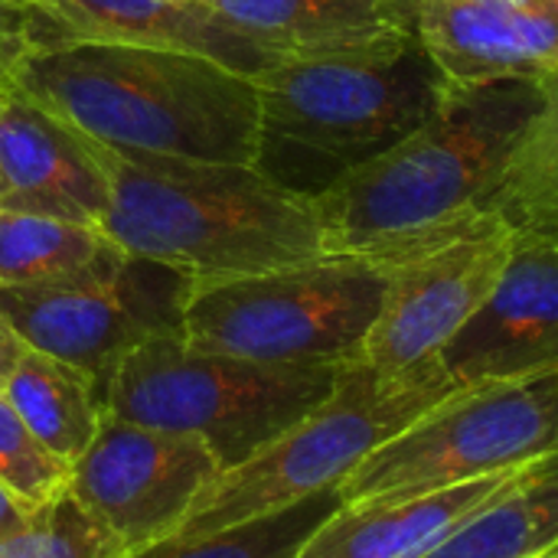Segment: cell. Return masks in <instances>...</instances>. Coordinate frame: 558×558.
Masks as SVG:
<instances>
[{
	"label": "cell",
	"mask_w": 558,
	"mask_h": 558,
	"mask_svg": "<svg viewBox=\"0 0 558 558\" xmlns=\"http://www.w3.org/2000/svg\"><path fill=\"white\" fill-rule=\"evenodd\" d=\"M558 451V376L454 389L340 487L343 504L409 500L546 461Z\"/></svg>",
	"instance_id": "ba28073f"
},
{
	"label": "cell",
	"mask_w": 558,
	"mask_h": 558,
	"mask_svg": "<svg viewBox=\"0 0 558 558\" xmlns=\"http://www.w3.org/2000/svg\"><path fill=\"white\" fill-rule=\"evenodd\" d=\"M546 471H549V474H558V451L553 458H546Z\"/></svg>",
	"instance_id": "f1b7e54d"
},
{
	"label": "cell",
	"mask_w": 558,
	"mask_h": 558,
	"mask_svg": "<svg viewBox=\"0 0 558 558\" xmlns=\"http://www.w3.org/2000/svg\"><path fill=\"white\" fill-rule=\"evenodd\" d=\"M219 474L216 454L199 438L105 412L98 435L72 464L69 497L128 558L173 539Z\"/></svg>",
	"instance_id": "8fae6325"
},
{
	"label": "cell",
	"mask_w": 558,
	"mask_h": 558,
	"mask_svg": "<svg viewBox=\"0 0 558 558\" xmlns=\"http://www.w3.org/2000/svg\"><path fill=\"white\" fill-rule=\"evenodd\" d=\"M13 88L121 157L258 163V82L199 52L137 43H56Z\"/></svg>",
	"instance_id": "7a4b0ae2"
},
{
	"label": "cell",
	"mask_w": 558,
	"mask_h": 558,
	"mask_svg": "<svg viewBox=\"0 0 558 558\" xmlns=\"http://www.w3.org/2000/svg\"><path fill=\"white\" fill-rule=\"evenodd\" d=\"M536 468L539 461L409 500L340 504L294 558H425Z\"/></svg>",
	"instance_id": "e0dca14e"
},
{
	"label": "cell",
	"mask_w": 558,
	"mask_h": 558,
	"mask_svg": "<svg viewBox=\"0 0 558 558\" xmlns=\"http://www.w3.org/2000/svg\"><path fill=\"white\" fill-rule=\"evenodd\" d=\"M39 513H43V510H29V507H23L10 490H3V487H0V539H7V536H13V533L26 530Z\"/></svg>",
	"instance_id": "484cf974"
},
{
	"label": "cell",
	"mask_w": 558,
	"mask_h": 558,
	"mask_svg": "<svg viewBox=\"0 0 558 558\" xmlns=\"http://www.w3.org/2000/svg\"><path fill=\"white\" fill-rule=\"evenodd\" d=\"M72 464L56 458L0 392V487L23 507L46 510L69 494Z\"/></svg>",
	"instance_id": "603a6c76"
},
{
	"label": "cell",
	"mask_w": 558,
	"mask_h": 558,
	"mask_svg": "<svg viewBox=\"0 0 558 558\" xmlns=\"http://www.w3.org/2000/svg\"><path fill=\"white\" fill-rule=\"evenodd\" d=\"M418 39L451 82H543L558 69V0H425Z\"/></svg>",
	"instance_id": "5bb4252c"
},
{
	"label": "cell",
	"mask_w": 558,
	"mask_h": 558,
	"mask_svg": "<svg viewBox=\"0 0 558 558\" xmlns=\"http://www.w3.org/2000/svg\"><path fill=\"white\" fill-rule=\"evenodd\" d=\"M114 248L95 226L0 209V288H33L85 275Z\"/></svg>",
	"instance_id": "ffe728a7"
},
{
	"label": "cell",
	"mask_w": 558,
	"mask_h": 558,
	"mask_svg": "<svg viewBox=\"0 0 558 558\" xmlns=\"http://www.w3.org/2000/svg\"><path fill=\"white\" fill-rule=\"evenodd\" d=\"M438 360L458 389L558 376L556 239H517L494 291Z\"/></svg>",
	"instance_id": "7c38bea8"
},
{
	"label": "cell",
	"mask_w": 558,
	"mask_h": 558,
	"mask_svg": "<svg viewBox=\"0 0 558 558\" xmlns=\"http://www.w3.org/2000/svg\"><path fill=\"white\" fill-rule=\"evenodd\" d=\"M255 82V167L311 199L418 131L451 88L422 39L379 56L291 59Z\"/></svg>",
	"instance_id": "277c9868"
},
{
	"label": "cell",
	"mask_w": 558,
	"mask_h": 558,
	"mask_svg": "<svg viewBox=\"0 0 558 558\" xmlns=\"http://www.w3.org/2000/svg\"><path fill=\"white\" fill-rule=\"evenodd\" d=\"M549 556H558V549H553V553H549Z\"/></svg>",
	"instance_id": "4dcf8cb0"
},
{
	"label": "cell",
	"mask_w": 558,
	"mask_h": 558,
	"mask_svg": "<svg viewBox=\"0 0 558 558\" xmlns=\"http://www.w3.org/2000/svg\"><path fill=\"white\" fill-rule=\"evenodd\" d=\"M543 558H558V556H543Z\"/></svg>",
	"instance_id": "1f68e13d"
},
{
	"label": "cell",
	"mask_w": 558,
	"mask_h": 558,
	"mask_svg": "<svg viewBox=\"0 0 558 558\" xmlns=\"http://www.w3.org/2000/svg\"><path fill=\"white\" fill-rule=\"evenodd\" d=\"M543 111L513 154L500 186L484 203L504 216L517 239L558 235V69L539 82Z\"/></svg>",
	"instance_id": "44dd1931"
},
{
	"label": "cell",
	"mask_w": 558,
	"mask_h": 558,
	"mask_svg": "<svg viewBox=\"0 0 558 558\" xmlns=\"http://www.w3.org/2000/svg\"><path fill=\"white\" fill-rule=\"evenodd\" d=\"M517 235L500 213L481 209L451 232L389 262L386 298L363 363L396 376L432 363L494 291Z\"/></svg>",
	"instance_id": "30bf717a"
},
{
	"label": "cell",
	"mask_w": 558,
	"mask_h": 558,
	"mask_svg": "<svg viewBox=\"0 0 558 558\" xmlns=\"http://www.w3.org/2000/svg\"><path fill=\"white\" fill-rule=\"evenodd\" d=\"M389 268L360 255L193 284L183 311V340L275 366H350L386 298Z\"/></svg>",
	"instance_id": "52a82bcc"
},
{
	"label": "cell",
	"mask_w": 558,
	"mask_h": 558,
	"mask_svg": "<svg viewBox=\"0 0 558 558\" xmlns=\"http://www.w3.org/2000/svg\"><path fill=\"white\" fill-rule=\"evenodd\" d=\"M461 3H526V0H461Z\"/></svg>",
	"instance_id": "83f0119b"
},
{
	"label": "cell",
	"mask_w": 558,
	"mask_h": 558,
	"mask_svg": "<svg viewBox=\"0 0 558 558\" xmlns=\"http://www.w3.org/2000/svg\"><path fill=\"white\" fill-rule=\"evenodd\" d=\"M454 389L441 360L396 376L376 373L363 360L343 366L333 392L314 412L239 468L219 474L180 533L199 536L229 530L317 494L340 490L376 448L392 441Z\"/></svg>",
	"instance_id": "5b68a950"
},
{
	"label": "cell",
	"mask_w": 558,
	"mask_h": 558,
	"mask_svg": "<svg viewBox=\"0 0 558 558\" xmlns=\"http://www.w3.org/2000/svg\"><path fill=\"white\" fill-rule=\"evenodd\" d=\"M556 242H558V235H556Z\"/></svg>",
	"instance_id": "836d02e7"
},
{
	"label": "cell",
	"mask_w": 558,
	"mask_h": 558,
	"mask_svg": "<svg viewBox=\"0 0 558 558\" xmlns=\"http://www.w3.org/2000/svg\"><path fill=\"white\" fill-rule=\"evenodd\" d=\"M340 373L343 366H275L160 337L118 363L105 389V412L193 435L222 471H232L314 412Z\"/></svg>",
	"instance_id": "8992f818"
},
{
	"label": "cell",
	"mask_w": 558,
	"mask_h": 558,
	"mask_svg": "<svg viewBox=\"0 0 558 558\" xmlns=\"http://www.w3.org/2000/svg\"><path fill=\"white\" fill-rule=\"evenodd\" d=\"M0 193H3V183H0Z\"/></svg>",
	"instance_id": "d6a6232c"
},
{
	"label": "cell",
	"mask_w": 558,
	"mask_h": 558,
	"mask_svg": "<svg viewBox=\"0 0 558 558\" xmlns=\"http://www.w3.org/2000/svg\"><path fill=\"white\" fill-rule=\"evenodd\" d=\"M26 353V343L13 333V327L0 317V386L10 376V369L16 366V360Z\"/></svg>",
	"instance_id": "4316f807"
},
{
	"label": "cell",
	"mask_w": 558,
	"mask_h": 558,
	"mask_svg": "<svg viewBox=\"0 0 558 558\" xmlns=\"http://www.w3.org/2000/svg\"><path fill=\"white\" fill-rule=\"evenodd\" d=\"M0 392L23 425L65 464H75L85 454L105 418V399L82 369L29 347Z\"/></svg>",
	"instance_id": "ac0fdd59"
},
{
	"label": "cell",
	"mask_w": 558,
	"mask_h": 558,
	"mask_svg": "<svg viewBox=\"0 0 558 558\" xmlns=\"http://www.w3.org/2000/svg\"><path fill=\"white\" fill-rule=\"evenodd\" d=\"M0 558H124V549L65 494L26 530L0 539Z\"/></svg>",
	"instance_id": "cb8c5ba5"
},
{
	"label": "cell",
	"mask_w": 558,
	"mask_h": 558,
	"mask_svg": "<svg viewBox=\"0 0 558 558\" xmlns=\"http://www.w3.org/2000/svg\"><path fill=\"white\" fill-rule=\"evenodd\" d=\"M101 232L131 255L186 271L196 284L327 255L314 199L248 163L111 154Z\"/></svg>",
	"instance_id": "3957f363"
},
{
	"label": "cell",
	"mask_w": 558,
	"mask_h": 558,
	"mask_svg": "<svg viewBox=\"0 0 558 558\" xmlns=\"http://www.w3.org/2000/svg\"><path fill=\"white\" fill-rule=\"evenodd\" d=\"M539 111V82H451L418 131L314 196L324 252L389 265L468 222L500 186Z\"/></svg>",
	"instance_id": "6da1fadb"
},
{
	"label": "cell",
	"mask_w": 558,
	"mask_h": 558,
	"mask_svg": "<svg viewBox=\"0 0 558 558\" xmlns=\"http://www.w3.org/2000/svg\"><path fill=\"white\" fill-rule=\"evenodd\" d=\"M281 62L396 52L418 39L409 0H203Z\"/></svg>",
	"instance_id": "2e32d148"
},
{
	"label": "cell",
	"mask_w": 558,
	"mask_h": 558,
	"mask_svg": "<svg viewBox=\"0 0 558 558\" xmlns=\"http://www.w3.org/2000/svg\"><path fill=\"white\" fill-rule=\"evenodd\" d=\"M558 549V474L546 461L425 558H543Z\"/></svg>",
	"instance_id": "d6986e66"
},
{
	"label": "cell",
	"mask_w": 558,
	"mask_h": 558,
	"mask_svg": "<svg viewBox=\"0 0 558 558\" xmlns=\"http://www.w3.org/2000/svg\"><path fill=\"white\" fill-rule=\"evenodd\" d=\"M33 7L56 43H137L209 56L248 78L281 65L278 52L235 29L203 0H20Z\"/></svg>",
	"instance_id": "9a60e30c"
},
{
	"label": "cell",
	"mask_w": 558,
	"mask_h": 558,
	"mask_svg": "<svg viewBox=\"0 0 558 558\" xmlns=\"http://www.w3.org/2000/svg\"><path fill=\"white\" fill-rule=\"evenodd\" d=\"M43 46H52V33L43 16L20 0H0V92L13 85L26 56Z\"/></svg>",
	"instance_id": "d4e9b609"
},
{
	"label": "cell",
	"mask_w": 558,
	"mask_h": 558,
	"mask_svg": "<svg viewBox=\"0 0 558 558\" xmlns=\"http://www.w3.org/2000/svg\"><path fill=\"white\" fill-rule=\"evenodd\" d=\"M193 284L186 271L118 245L85 275L0 288V317L29 350L82 369L105 399L108 379L128 353L160 337H183Z\"/></svg>",
	"instance_id": "9c48e42d"
},
{
	"label": "cell",
	"mask_w": 558,
	"mask_h": 558,
	"mask_svg": "<svg viewBox=\"0 0 558 558\" xmlns=\"http://www.w3.org/2000/svg\"><path fill=\"white\" fill-rule=\"evenodd\" d=\"M0 209L101 229L111 150L13 85L0 92Z\"/></svg>",
	"instance_id": "4fadbf2b"
},
{
	"label": "cell",
	"mask_w": 558,
	"mask_h": 558,
	"mask_svg": "<svg viewBox=\"0 0 558 558\" xmlns=\"http://www.w3.org/2000/svg\"><path fill=\"white\" fill-rule=\"evenodd\" d=\"M343 504L340 490L317 494L288 510L199 536H173L128 558H294L317 526Z\"/></svg>",
	"instance_id": "7402d4cb"
},
{
	"label": "cell",
	"mask_w": 558,
	"mask_h": 558,
	"mask_svg": "<svg viewBox=\"0 0 558 558\" xmlns=\"http://www.w3.org/2000/svg\"><path fill=\"white\" fill-rule=\"evenodd\" d=\"M409 3H415V7H418V3H425V0H409Z\"/></svg>",
	"instance_id": "f546056e"
}]
</instances>
